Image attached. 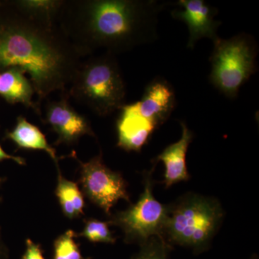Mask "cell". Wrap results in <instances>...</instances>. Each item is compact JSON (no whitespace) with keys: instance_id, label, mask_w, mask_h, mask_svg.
<instances>
[{"instance_id":"20","label":"cell","mask_w":259,"mask_h":259,"mask_svg":"<svg viewBox=\"0 0 259 259\" xmlns=\"http://www.w3.org/2000/svg\"><path fill=\"white\" fill-rule=\"evenodd\" d=\"M5 160H11V161H15V163L21 165V166L26 164L25 158L8 154V153L5 152L2 146H0V161H5Z\"/></svg>"},{"instance_id":"1","label":"cell","mask_w":259,"mask_h":259,"mask_svg":"<svg viewBox=\"0 0 259 259\" xmlns=\"http://www.w3.org/2000/svg\"><path fill=\"white\" fill-rule=\"evenodd\" d=\"M81 61L55 17L20 1L0 3V71L16 68L28 74L38 102L66 93Z\"/></svg>"},{"instance_id":"6","label":"cell","mask_w":259,"mask_h":259,"mask_svg":"<svg viewBox=\"0 0 259 259\" xmlns=\"http://www.w3.org/2000/svg\"><path fill=\"white\" fill-rule=\"evenodd\" d=\"M169 208L160 203L152 193L149 176L146 177L144 191L137 203L110 215V226H118L126 243L144 244L153 236H163Z\"/></svg>"},{"instance_id":"7","label":"cell","mask_w":259,"mask_h":259,"mask_svg":"<svg viewBox=\"0 0 259 259\" xmlns=\"http://www.w3.org/2000/svg\"><path fill=\"white\" fill-rule=\"evenodd\" d=\"M71 155L79 161V182L83 194L90 202L110 216L112 207L120 199L130 202L125 180L120 173L110 169L103 163L102 153L88 162L79 161L74 151Z\"/></svg>"},{"instance_id":"3","label":"cell","mask_w":259,"mask_h":259,"mask_svg":"<svg viewBox=\"0 0 259 259\" xmlns=\"http://www.w3.org/2000/svg\"><path fill=\"white\" fill-rule=\"evenodd\" d=\"M66 93L98 116L120 110L126 87L115 55L106 52L81 61Z\"/></svg>"},{"instance_id":"17","label":"cell","mask_w":259,"mask_h":259,"mask_svg":"<svg viewBox=\"0 0 259 259\" xmlns=\"http://www.w3.org/2000/svg\"><path fill=\"white\" fill-rule=\"evenodd\" d=\"M75 238L76 233L72 230H69L56 238L54 242L53 259H86L81 254Z\"/></svg>"},{"instance_id":"18","label":"cell","mask_w":259,"mask_h":259,"mask_svg":"<svg viewBox=\"0 0 259 259\" xmlns=\"http://www.w3.org/2000/svg\"><path fill=\"white\" fill-rule=\"evenodd\" d=\"M171 245L163 236H153L144 244L132 259H168Z\"/></svg>"},{"instance_id":"2","label":"cell","mask_w":259,"mask_h":259,"mask_svg":"<svg viewBox=\"0 0 259 259\" xmlns=\"http://www.w3.org/2000/svg\"><path fill=\"white\" fill-rule=\"evenodd\" d=\"M166 6L156 0L64 1L57 21L82 57L101 49L115 55L156 40Z\"/></svg>"},{"instance_id":"15","label":"cell","mask_w":259,"mask_h":259,"mask_svg":"<svg viewBox=\"0 0 259 259\" xmlns=\"http://www.w3.org/2000/svg\"><path fill=\"white\" fill-rule=\"evenodd\" d=\"M58 168L59 176L55 194L61 209L66 218L69 219L79 218L83 214L85 207L82 192L79 190L77 184L65 179Z\"/></svg>"},{"instance_id":"23","label":"cell","mask_w":259,"mask_h":259,"mask_svg":"<svg viewBox=\"0 0 259 259\" xmlns=\"http://www.w3.org/2000/svg\"><path fill=\"white\" fill-rule=\"evenodd\" d=\"M251 259H257V258H255V257H254V258H252Z\"/></svg>"},{"instance_id":"11","label":"cell","mask_w":259,"mask_h":259,"mask_svg":"<svg viewBox=\"0 0 259 259\" xmlns=\"http://www.w3.org/2000/svg\"><path fill=\"white\" fill-rule=\"evenodd\" d=\"M182 137L177 142L167 146L156 161H162L165 166L164 183L166 188L182 181L190 179L186 163L189 146L193 139V134L185 123L180 122Z\"/></svg>"},{"instance_id":"10","label":"cell","mask_w":259,"mask_h":259,"mask_svg":"<svg viewBox=\"0 0 259 259\" xmlns=\"http://www.w3.org/2000/svg\"><path fill=\"white\" fill-rule=\"evenodd\" d=\"M182 10L171 12L175 20L184 22L187 25L190 36L187 42L188 49H194L196 42L204 37L211 39L213 42L218 37V30L222 22L215 20L217 8L207 5L204 0H180L177 2Z\"/></svg>"},{"instance_id":"19","label":"cell","mask_w":259,"mask_h":259,"mask_svg":"<svg viewBox=\"0 0 259 259\" xmlns=\"http://www.w3.org/2000/svg\"><path fill=\"white\" fill-rule=\"evenodd\" d=\"M26 249L20 259H46L41 245L34 243L30 238L25 241Z\"/></svg>"},{"instance_id":"22","label":"cell","mask_w":259,"mask_h":259,"mask_svg":"<svg viewBox=\"0 0 259 259\" xmlns=\"http://www.w3.org/2000/svg\"><path fill=\"white\" fill-rule=\"evenodd\" d=\"M5 180H6V178H3V177H0V185H1ZM0 200H1V199H0Z\"/></svg>"},{"instance_id":"21","label":"cell","mask_w":259,"mask_h":259,"mask_svg":"<svg viewBox=\"0 0 259 259\" xmlns=\"http://www.w3.org/2000/svg\"><path fill=\"white\" fill-rule=\"evenodd\" d=\"M9 249L3 240L1 227H0V259H9Z\"/></svg>"},{"instance_id":"16","label":"cell","mask_w":259,"mask_h":259,"mask_svg":"<svg viewBox=\"0 0 259 259\" xmlns=\"http://www.w3.org/2000/svg\"><path fill=\"white\" fill-rule=\"evenodd\" d=\"M110 223L90 218L84 221V226L81 233L76 237H83L92 243H115L116 238L109 228Z\"/></svg>"},{"instance_id":"9","label":"cell","mask_w":259,"mask_h":259,"mask_svg":"<svg viewBox=\"0 0 259 259\" xmlns=\"http://www.w3.org/2000/svg\"><path fill=\"white\" fill-rule=\"evenodd\" d=\"M61 100L48 103L44 123L50 125L58 139L56 146L71 145L77 142L83 136L95 137L90 121L70 105L69 96L66 93Z\"/></svg>"},{"instance_id":"14","label":"cell","mask_w":259,"mask_h":259,"mask_svg":"<svg viewBox=\"0 0 259 259\" xmlns=\"http://www.w3.org/2000/svg\"><path fill=\"white\" fill-rule=\"evenodd\" d=\"M5 139L13 141L18 148L45 151L59 168V158L56 156L55 148L49 144L45 135L40 130L29 122L23 116H19L14 128L7 131Z\"/></svg>"},{"instance_id":"13","label":"cell","mask_w":259,"mask_h":259,"mask_svg":"<svg viewBox=\"0 0 259 259\" xmlns=\"http://www.w3.org/2000/svg\"><path fill=\"white\" fill-rule=\"evenodd\" d=\"M30 79L21 70L12 68L0 74V96L10 104H23L32 109L37 115H41L40 105L32 100L35 94Z\"/></svg>"},{"instance_id":"8","label":"cell","mask_w":259,"mask_h":259,"mask_svg":"<svg viewBox=\"0 0 259 259\" xmlns=\"http://www.w3.org/2000/svg\"><path fill=\"white\" fill-rule=\"evenodd\" d=\"M129 105L135 115L154 131L175 110L176 95L171 83L157 77L146 86L141 100Z\"/></svg>"},{"instance_id":"4","label":"cell","mask_w":259,"mask_h":259,"mask_svg":"<svg viewBox=\"0 0 259 259\" xmlns=\"http://www.w3.org/2000/svg\"><path fill=\"white\" fill-rule=\"evenodd\" d=\"M222 216L217 201L189 196L170 207L163 233L168 243L189 247L199 253L208 246Z\"/></svg>"},{"instance_id":"5","label":"cell","mask_w":259,"mask_h":259,"mask_svg":"<svg viewBox=\"0 0 259 259\" xmlns=\"http://www.w3.org/2000/svg\"><path fill=\"white\" fill-rule=\"evenodd\" d=\"M213 44L209 81L225 96L235 98L256 72L258 45L251 35L244 32L229 39L219 37Z\"/></svg>"},{"instance_id":"12","label":"cell","mask_w":259,"mask_h":259,"mask_svg":"<svg viewBox=\"0 0 259 259\" xmlns=\"http://www.w3.org/2000/svg\"><path fill=\"white\" fill-rule=\"evenodd\" d=\"M117 120V146L126 151H141L154 131L145 125L133 112L129 105H123Z\"/></svg>"}]
</instances>
